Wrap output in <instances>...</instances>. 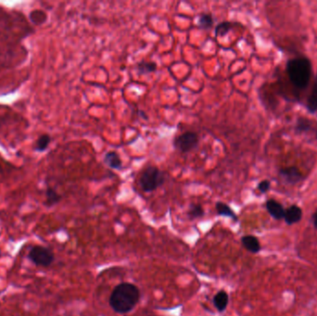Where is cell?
Returning a JSON list of instances; mask_svg holds the SVG:
<instances>
[{
    "instance_id": "obj_23",
    "label": "cell",
    "mask_w": 317,
    "mask_h": 316,
    "mask_svg": "<svg viewBox=\"0 0 317 316\" xmlns=\"http://www.w3.org/2000/svg\"><path fill=\"white\" fill-rule=\"evenodd\" d=\"M138 115H139V117H141L142 119L146 120V121L149 120V116L145 114L143 111H139V112H138Z\"/></svg>"
},
{
    "instance_id": "obj_11",
    "label": "cell",
    "mask_w": 317,
    "mask_h": 316,
    "mask_svg": "<svg viewBox=\"0 0 317 316\" xmlns=\"http://www.w3.org/2000/svg\"><path fill=\"white\" fill-rule=\"evenodd\" d=\"M214 305L216 308V310L219 312H223L227 310L228 308V302H229V296L228 293L224 290H221L219 292L216 294V296L214 297L213 299Z\"/></svg>"
},
{
    "instance_id": "obj_19",
    "label": "cell",
    "mask_w": 317,
    "mask_h": 316,
    "mask_svg": "<svg viewBox=\"0 0 317 316\" xmlns=\"http://www.w3.org/2000/svg\"><path fill=\"white\" fill-rule=\"evenodd\" d=\"M187 215L190 219H197L200 218L204 215V209L201 205L196 204V203H192L189 206V209L187 212Z\"/></svg>"
},
{
    "instance_id": "obj_4",
    "label": "cell",
    "mask_w": 317,
    "mask_h": 316,
    "mask_svg": "<svg viewBox=\"0 0 317 316\" xmlns=\"http://www.w3.org/2000/svg\"><path fill=\"white\" fill-rule=\"evenodd\" d=\"M28 259L36 266L49 267L54 263L55 254L47 247L36 245L31 248L28 253Z\"/></svg>"
},
{
    "instance_id": "obj_6",
    "label": "cell",
    "mask_w": 317,
    "mask_h": 316,
    "mask_svg": "<svg viewBox=\"0 0 317 316\" xmlns=\"http://www.w3.org/2000/svg\"><path fill=\"white\" fill-rule=\"evenodd\" d=\"M295 132L298 135H314L317 138V124L305 117H299L295 126Z\"/></svg>"
},
{
    "instance_id": "obj_10",
    "label": "cell",
    "mask_w": 317,
    "mask_h": 316,
    "mask_svg": "<svg viewBox=\"0 0 317 316\" xmlns=\"http://www.w3.org/2000/svg\"><path fill=\"white\" fill-rule=\"evenodd\" d=\"M104 163L111 169L114 170H121L123 167V161L121 160L120 156L116 151H109L104 156Z\"/></svg>"
},
{
    "instance_id": "obj_8",
    "label": "cell",
    "mask_w": 317,
    "mask_h": 316,
    "mask_svg": "<svg viewBox=\"0 0 317 316\" xmlns=\"http://www.w3.org/2000/svg\"><path fill=\"white\" fill-rule=\"evenodd\" d=\"M266 209L270 215L275 218V220H281L285 216V209L281 204L277 202L275 199H269L266 201Z\"/></svg>"
},
{
    "instance_id": "obj_15",
    "label": "cell",
    "mask_w": 317,
    "mask_h": 316,
    "mask_svg": "<svg viewBox=\"0 0 317 316\" xmlns=\"http://www.w3.org/2000/svg\"><path fill=\"white\" fill-rule=\"evenodd\" d=\"M216 209L217 215H220V216L229 217V218H231L235 222H238V220H239L238 219V215H236L233 209H231L228 204H226V203L222 202V201L216 202Z\"/></svg>"
},
{
    "instance_id": "obj_24",
    "label": "cell",
    "mask_w": 317,
    "mask_h": 316,
    "mask_svg": "<svg viewBox=\"0 0 317 316\" xmlns=\"http://www.w3.org/2000/svg\"><path fill=\"white\" fill-rule=\"evenodd\" d=\"M312 219H313V225H314V227H315V229L317 230V209L316 212L314 213V215H313Z\"/></svg>"
},
{
    "instance_id": "obj_17",
    "label": "cell",
    "mask_w": 317,
    "mask_h": 316,
    "mask_svg": "<svg viewBox=\"0 0 317 316\" xmlns=\"http://www.w3.org/2000/svg\"><path fill=\"white\" fill-rule=\"evenodd\" d=\"M234 27V24L232 22H228V21H224L218 25H216L215 34L216 37H224L227 36L230 30Z\"/></svg>"
},
{
    "instance_id": "obj_12",
    "label": "cell",
    "mask_w": 317,
    "mask_h": 316,
    "mask_svg": "<svg viewBox=\"0 0 317 316\" xmlns=\"http://www.w3.org/2000/svg\"><path fill=\"white\" fill-rule=\"evenodd\" d=\"M197 27L202 30L208 31L212 29L215 25V18L212 13L203 12L200 13L197 17Z\"/></svg>"
},
{
    "instance_id": "obj_5",
    "label": "cell",
    "mask_w": 317,
    "mask_h": 316,
    "mask_svg": "<svg viewBox=\"0 0 317 316\" xmlns=\"http://www.w3.org/2000/svg\"><path fill=\"white\" fill-rule=\"evenodd\" d=\"M199 137L196 132L187 131L175 137L173 141L174 149L180 153H188L197 149Z\"/></svg>"
},
{
    "instance_id": "obj_3",
    "label": "cell",
    "mask_w": 317,
    "mask_h": 316,
    "mask_svg": "<svg viewBox=\"0 0 317 316\" xmlns=\"http://www.w3.org/2000/svg\"><path fill=\"white\" fill-rule=\"evenodd\" d=\"M165 180L166 176L163 171L157 166L150 165L142 171L139 176L138 184L144 192L150 193L162 186L165 183Z\"/></svg>"
},
{
    "instance_id": "obj_9",
    "label": "cell",
    "mask_w": 317,
    "mask_h": 316,
    "mask_svg": "<svg viewBox=\"0 0 317 316\" xmlns=\"http://www.w3.org/2000/svg\"><path fill=\"white\" fill-rule=\"evenodd\" d=\"M302 218V210L297 205H291L288 209H285L284 219L287 225H294L300 221Z\"/></svg>"
},
{
    "instance_id": "obj_16",
    "label": "cell",
    "mask_w": 317,
    "mask_h": 316,
    "mask_svg": "<svg viewBox=\"0 0 317 316\" xmlns=\"http://www.w3.org/2000/svg\"><path fill=\"white\" fill-rule=\"evenodd\" d=\"M136 69L138 71V74H149V73H153L157 71L158 65L154 61H140L138 62Z\"/></svg>"
},
{
    "instance_id": "obj_18",
    "label": "cell",
    "mask_w": 317,
    "mask_h": 316,
    "mask_svg": "<svg viewBox=\"0 0 317 316\" xmlns=\"http://www.w3.org/2000/svg\"><path fill=\"white\" fill-rule=\"evenodd\" d=\"M46 197H47L46 204L49 207L50 206H54L57 203L60 202V199H61L60 195H59L58 192L54 190L53 188H51V187H48L47 191H46Z\"/></svg>"
},
{
    "instance_id": "obj_21",
    "label": "cell",
    "mask_w": 317,
    "mask_h": 316,
    "mask_svg": "<svg viewBox=\"0 0 317 316\" xmlns=\"http://www.w3.org/2000/svg\"><path fill=\"white\" fill-rule=\"evenodd\" d=\"M270 186H271V183H270L269 180H263L258 185V190L260 191L261 193H266L267 191L269 190Z\"/></svg>"
},
{
    "instance_id": "obj_13",
    "label": "cell",
    "mask_w": 317,
    "mask_h": 316,
    "mask_svg": "<svg viewBox=\"0 0 317 316\" xmlns=\"http://www.w3.org/2000/svg\"><path fill=\"white\" fill-rule=\"evenodd\" d=\"M242 245L244 246L247 251L252 252V253H258L261 251V245L258 240L257 238L253 236H245L241 239Z\"/></svg>"
},
{
    "instance_id": "obj_1",
    "label": "cell",
    "mask_w": 317,
    "mask_h": 316,
    "mask_svg": "<svg viewBox=\"0 0 317 316\" xmlns=\"http://www.w3.org/2000/svg\"><path fill=\"white\" fill-rule=\"evenodd\" d=\"M140 291L136 285L124 282L115 286L110 297L112 309L120 314L131 311L139 301Z\"/></svg>"
},
{
    "instance_id": "obj_7",
    "label": "cell",
    "mask_w": 317,
    "mask_h": 316,
    "mask_svg": "<svg viewBox=\"0 0 317 316\" xmlns=\"http://www.w3.org/2000/svg\"><path fill=\"white\" fill-rule=\"evenodd\" d=\"M278 173H279L282 179L290 185H295L303 179L302 173L298 168L295 167V166L281 168Z\"/></svg>"
},
{
    "instance_id": "obj_14",
    "label": "cell",
    "mask_w": 317,
    "mask_h": 316,
    "mask_svg": "<svg viewBox=\"0 0 317 316\" xmlns=\"http://www.w3.org/2000/svg\"><path fill=\"white\" fill-rule=\"evenodd\" d=\"M306 108L310 114L317 113V74L314 79V83L312 85L311 94L308 96Z\"/></svg>"
},
{
    "instance_id": "obj_20",
    "label": "cell",
    "mask_w": 317,
    "mask_h": 316,
    "mask_svg": "<svg viewBox=\"0 0 317 316\" xmlns=\"http://www.w3.org/2000/svg\"><path fill=\"white\" fill-rule=\"evenodd\" d=\"M51 142V137H49L48 135H43L41 137H39L36 141V149L37 151H40L43 152L45 151L46 149H48L49 144Z\"/></svg>"
},
{
    "instance_id": "obj_22",
    "label": "cell",
    "mask_w": 317,
    "mask_h": 316,
    "mask_svg": "<svg viewBox=\"0 0 317 316\" xmlns=\"http://www.w3.org/2000/svg\"><path fill=\"white\" fill-rule=\"evenodd\" d=\"M31 20L35 23V24H43L44 22H46V20H47V15L44 13V12H41L40 13V15H34L33 13L31 14Z\"/></svg>"
},
{
    "instance_id": "obj_2",
    "label": "cell",
    "mask_w": 317,
    "mask_h": 316,
    "mask_svg": "<svg viewBox=\"0 0 317 316\" xmlns=\"http://www.w3.org/2000/svg\"><path fill=\"white\" fill-rule=\"evenodd\" d=\"M287 76L295 87L305 89L311 77V63L306 57H298L287 60L286 65Z\"/></svg>"
}]
</instances>
